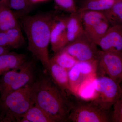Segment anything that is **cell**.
Listing matches in <instances>:
<instances>
[{"instance_id":"1","label":"cell","mask_w":122,"mask_h":122,"mask_svg":"<svg viewBox=\"0 0 122 122\" xmlns=\"http://www.w3.org/2000/svg\"><path fill=\"white\" fill-rule=\"evenodd\" d=\"M31 94L34 105L62 122H68L74 102L69 95L55 83L50 76H41L32 82Z\"/></svg>"},{"instance_id":"2","label":"cell","mask_w":122,"mask_h":122,"mask_svg":"<svg viewBox=\"0 0 122 122\" xmlns=\"http://www.w3.org/2000/svg\"><path fill=\"white\" fill-rule=\"evenodd\" d=\"M56 15L54 11L26 15L20 18V22L28 39V49L41 61L46 71L49 63L48 48L51 31Z\"/></svg>"},{"instance_id":"3","label":"cell","mask_w":122,"mask_h":122,"mask_svg":"<svg viewBox=\"0 0 122 122\" xmlns=\"http://www.w3.org/2000/svg\"><path fill=\"white\" fill-rule=\"evenodd\" d=\"M31 83L11 92L1 101V122H20L22 116L34 105L31 97Z\"/></svg>"},{"instance_id":"4","label":"cell","mask_w":122,"mask_h":122,"mask_svg":"<svg viewBox=\"0 0 122 122\" xmlns=\"http://www.w3.org/2000/svg\"><path fill=\"white\" fill-rule=\"evenodd\" d=\"M92 84L94 93L91 100L102 109L110 110L116 101L122 98L120 84L109 77L96 76Z\"/></svg>"},{"instance_id":"5","label":"cell","mask_w":122,"mask_h":122,"mask_svg":"<svg viewBox=\"0 0 122 122\" xmlns=\"http://www.w3.org/2000/svg\"><path fill=\"white\" fill-rule=\"evenodd\" d=\"M70 113L68 122H112L111 112L92 102L77 97Z\"/></svg>"},{"instance_id":"6","label":"cell","mask_w":122,"mask_h":122,"mask_svg":"<svg viewBox=\"0 0 122 122\" xmlns=\"http://www.w3.org/2000/svg\"><path fill=\"white\" fill-rule=\"evenodd\" d=\"M96 46L85 32L61 50L70 55L78 61L94 62L96 61L99 51Z\"/></svg>"},{"instance_id":"7","label":"cell","mask_w":122,"mask_h":122,"mask_svg":"<svg viewBox=\"0 0 122 122\" xmlns=\"http://www.w3.org/2000/svg\"><path fill=\"white\" fill-rule=\"evenodd\" d=\"M96 63V76L107 74L120 84L122 80V56L99 50Z\"/></svg>"},{"instance_id":"8","label":"cell","mask_w":122,"mask_h":122,"mask_svg":"<svg viewBox=\"0 0 122 122\" xmlns=\"http://www.w3.org/2000/svg\"><path fill=\"white\" fill-rule=\"evenodd\" d=\"M96 61H78L68 71L69 85L73 95L76 97L79 88L85 82L96 76Z\"/></svg>"},{"instance_id":"9","label":"cell","mask_w":122,"mask_h":122,"mask_svg":"<svg viewBox=\"0 0 122 122\" xmlns=\"http://www.w3.org/2000/svg\"><path fill=\"white\" fill-rule=\"evenodd\" d=\"M98 45L103 51L122 56V25L110 26Z\"/></svg>"},{"instance_id":"10","label":"cell","mask_w":122,"mask_h":122,"mask_svg":"<svg viewBox=\"0 0 122 122\" xmlns=\"http://www.w3.org/2000/svg\"><path fill=\"white\" fill-rule=\"evenodd\" d=\"M69 16L56 15L51 27L50 42L54 53L61 50L67 44L66 25Z\"/></svg>"},{"instance_id":"11","label":"cell","mask_w":122,"mask_h":122,"mask_svg":"<svg viewBox=\"0 0 122 122\" xmlns=\"http://www.w3.org/2000/svg\"><path fill=\"white\" fill-rule=\"evenodd\" d=\"M47 72L55 83L69 95H72L69 85L68 71L50 59Z\"/></svg>"},{"instance_id":"12","label":"cell","mask_w":122,"mask_h":122,"mask_svg":"<svg viewBox=\"0 0 122 122\" xmlns=\"http://www.w3.org/2000/svg\"><path fill=\"white\" fill-rule=\"evenodd\" d=\"M25 42L21 28H14L0 32V46L16 49L22 46Z\"/></svg>"},{"instance_id":"13","label":"cell","mask_w":122,"mask_h":122,"mask_svg":"<svg viewBox=\"0 0 122 122\" xmlns=\"http://www.w3.org/2000/svg\"><path fill=\"white\" fill-rule=\"evenodd\" d=\"M84 32L81 12L77 10L75 12L70 14L68 18L66 25L67 44L79 37Z\"/></svg>"},{"instance_id":"14","label":"cell","mask_w":122,"mask_h":122,"mask_svg":"<svg viewBox=\"0 0 122 122\" xmlns=\"http://www.w3.org/2000/svg\"><path fill=\"white\" fill-rule=\"evenodd\" d=\"M26 61V56L14 52L6 53L0 56V75L18 68Z\"/></svg>"},{"instance_id":"15","label":"cell","mask_w":122,"mask_h":122,"mask_svg":"<svg viewBox=\"0 0 122 122\" xmlns=\"http://www.w3.org/2000/svg\"><path fill=\"white\" fill-rule=\"evenodd\" d=\"M22 118L26 119L28 122H62L61 119L35 105L28 110Z\"/></svg>"},{"instance_id":"16","label":"cell","mask_w":122,"mask_h":122,"mask_svg":"<svg viewBox=\"0 0 122 122\" xmlns=\"http://www.w3.org/2000/svg\"><path fill=\"white\" fill-rule=\"evenodd\" d=\"M16 28H21L18 18L9 7L0 5V32Z\"/></svg>"},{"instance_id":"17","label":"cell","mask_w":122,"mask_h":122,"mask_svg":"<svg viewBox=\"0 0 122 122\" xmlns=\"http://www.w3.org/2000/svg\"><path fill=\"white\" fill-rule=\"evenodd\" d=\"M102 12L110 26L122 25V0H115L111 7Z\"/></svg>"},{"instance_id":"18","label":"cell","mask_w":122,"mask_h":122,"mask_svg":"<svg viewBox=\"0 0 122 122\" xmlns=\"http://www.w3.org/2000/svg\"><path fill=\"white\" fill-rule=\"evenodd\" d=\"M78 10L102 11L111 7L115 0H81Z\"/></svg>"},{"instance_id":"19","label":"cell","mask_w":122,"mask_h":122,"mask_svg":"<svg viewBox=\"0 0 122 122\" xmlns=\"http://www.w3.org/2000/svg\"><path fill=\"white\" fill-rule=\"evenodd\" d=\"M81 11V12L82 20L85 33L89 31L100 21L106 19L102 11L92 10Z\"/></svg>"},{"instance_id":"20","label":"cell","mask_w":122,"mask_h":122,"mask_svg":"<svg viewBox=\"0 0 122 122\" xmlns=\"http://www.w3.org/2000/svg\"><path fill=\"white\" fill-rule=\"evenodd\" d=\"M30 0H9V7L18 18L28 15L32 8Z\"/></svg>"},{"instance_id":"21","label":"cell","mask_w":122,"mask_h":122,"mask_svg":"<svg viewBox=\"0 0 122 122\" xmlns=\"http://www.w3.org/2000/svg\"><path fill=\"white\" fill-rule=\"evenodd\" d=\"M110 26L107 19H103L94 25L89 31L85 33L92 41L98 45L100 39Z\"/></svg>"},{"instance_id":"22","label":"cell","mask_w":122,"mask_h":122,"mask_svg":"<svg viewBox=\"0 0 122 122\" xmlns=\"http://www.w3.org/2000/svg\"><path fill=\"white\" fill-rule=\"evenodd\" d=\"M50 59L68 71L78 62L73 57L62 50L55 53L54 56Z\"/></svg>"},{"instance_id":"23","label":"cell","mask_w":122,"mask_h":122,"mask_svg":"<svg viewBox=\"0 0 122 122\" xmlns=\"http://www.w3.org/2000/svg\"><path fill=\"white\" fill-rule=\"evenodd\" d=\"M94 78L86 81L81 85L77 92V97L86 100L92 99L93 97L94 91L92 82Z\"/></svg>"},{"instance_id":"24","label":"cell","mask_w":122,"mask_h":122,"mask_svg":"<svg viewBox=\"0 0 122 122\" xmlns=\"http://www.w3.org/2000/svg\"><path fill=\"white\" fill-rule=\"evenodd\" d=\"M56 4L61 9L71 14L77 10L74 0H54Z\"/></svg>"},{"instance_id":"25","label":"cell","mask_w":122,"mask_h":122,"mask_svg":"<svg viewBox=\"0 0 122 122\" xmlns=\"http://www.w3.org/2000/svg\"><path fill=\"white\" fill-rule=\"evenodd\" d=\"M113 110L111 112L112 122H122V98L114 103Z\"/></svg>"},{"instance_id":"26","label":"cell","mask_w":122,"mask_h":122,"mask_svg":"<svg viewBox=\"0 0 122 122\" xmlns=\"http://www.w3.org/2000/svg\"><path fill=\"white\" fill-rule=\"evenodd\" d=\"M9 48L0 46V56L9 52Z\"/></svg>"},{"instance_id":"27","label":"cell","mask_w":122,"mask_h":122,"mask_svg":"<svg viewBox=\"0 0 122 122\" xmlns=\"http://www.w3.org/2000/svg\"><path fill=\"white\" fill-rule=\"evenodd\" d=\"M9 0H0V5H5L9 7Z\"/></svg>"},{"instance_id":"28","label":"cell","mask_w":122,"mask_h":122,"mask_svg":"<svg viewBox=\"0 0 122 122\" xmlns=\"http://www.w3.org/2000/svg\"><path fill=\"white\" fill-rule=\"evenodd\" d=\"M48 0H30L31 3L33 5L34 4H38V3H41V2H45L47 1Z\"/></svg>"}]
</instances>
